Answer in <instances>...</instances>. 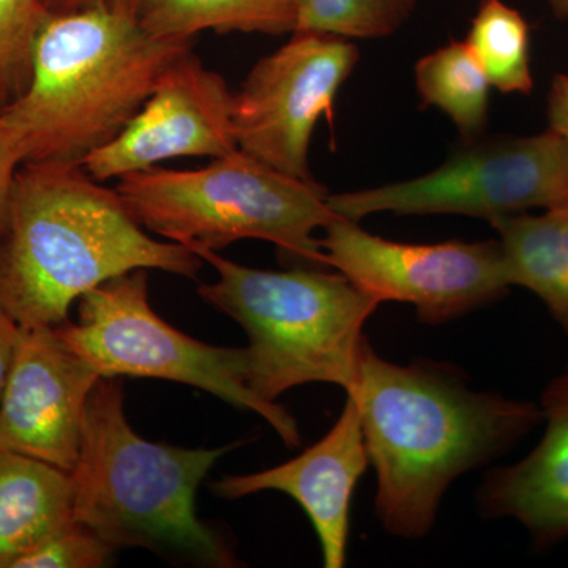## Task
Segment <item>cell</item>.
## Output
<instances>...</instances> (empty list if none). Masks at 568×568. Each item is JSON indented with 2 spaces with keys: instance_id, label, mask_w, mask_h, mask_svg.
Returning a JSON list of instances; mask_svg holds the SVG:
<instances>
[{
  "instance_id": "obj_27",
  "label": "cell",
  "mask_w": 568,
  "mask_h": 568,
  "mask_svg": "<svg viewBox=\"0 0 568 568\" xmlns=\"http://www.w3.org/2000/svg\"><path fill=\"white\" fill-rule=\"evenodd\" d=\"M149 0H110V6L119 13L125 14V17L140 20L142 10H144Z\"/></svg>"
},
{
  "instance_id": "obj_12",
  "label": "cell",
  "mask_w": 568,
  "mask_h": 568,
  "mask_svg": "<svg viewBox=\"0 0 568 568\" xmlns=\"http://www.w3.org/2000/svg\"><path fill=\"white\" fill-rule=\"evenodd\" d=\"M100 373L48 325L18 328L0 402V450L71 473L80 457L88 403Z\"/></svg>"
},
{
  "instance_id": "obj_9",
  "label": "cell",
  "mask_w": 568,
  "mask_h": 568,
  "mask_svg": "<svg viewBox=\"0 0 568 568\" xmlns=\"http://www.w3.org/2000/svg\"><path fill=\"white\" fill-rule=\"evenodd\" d=\"M320 239L325 265L377 301L416 306L425 324H443L499 301L510 290L499 242L399 244L334 216Z\"/></svg>"
},
{
  "instance_id": "obj_11",
  "label": "cell",
  "mask_w": 568,
  "mask_h": 568,
  "mask_svg": "<svg viewBox=\"0 0 568 568\" xmlns=\"http://www.w3.org/2000/svg\"><path fill=\"white\" fill-rule=\"evenodd\" d=\"M237 149L234 92L189 51L160 74L129 125L81 166L104 182L168 160L219 159Z\"/></svg>"
},
{
  "instance_id": "obj_7",
  "label": "cell",
  "mask_w": 568,
  "mask_h": 568,
  "mask_svg": "<svg viewBox=\"0 0 568 568\" xmlns=\"http://www.w3.org/2000/svg\"><path fill=\"white\" fill-rule=\"evenodd\" d=\"M55 328L102 377H153L201 388L263 417L287 447L301 444L293 414L250 388L245 347L205 345L153 312L145 268L89 291L78 301L77 323Z\"/></svg>"
},
{
  "instance_id": "obj_15",
  "label": "cell",
  "mask_w": 568,
  "mask_h": 568,
  "mask_svg": "<svg viewBox=\"0 0 568 568\" xmlns=\"http://www.w3.org/2000/svg\"><path fill=\"white\" fill-rule=\"evenodd\" d=\"M73 480L61 467L0 450V568L73 521Z\"/></svg>"
},
{
  "instance_id": "obj_18",
  "label": "cell",
  "mask_w": 568,
  "mask_h": 568,
  "mask_svg": "<svg viewBox=\"0 0 568 568\" xmlns=\"http://www.w3.org/2000/svg\"><path fill=\"white\" fill-rule=\"evenodd\" d=\"M422 103L435 106L455 123L463 140L480 138L487 125L489 81L466 41L425 55L416 65Z\"/></svg>"
},
{
  "instance_id": "obj_17",
  "label": "cell",
  "mask_w": 568,
  "mask_h": 568,
  "mask_svg": "<svg viewBox=\"0 0 568 568\" xmlns=\"http://www.w3.org/2000/svg\"><path fill=\"white\" fill-rule=\"evenodd\" d=\"M298 0H149L140 17L159 39L194 40L201 32L294 33Z\"/></svg>"
},
{
  "instance_id": "obj_23",
  "label": "cell",
  "mask_w": 568,
  "mask_h": 568,
  "mask_svg": "<svg viewBox=\"0 0 568 568\" xmlns=\"http://www.w3.org/2000/svg\"><path fill=\"white\" fill-rule=\"evenodd\" d=\"M22 164H24V155H22L20 140L0 119V233L6 227L14 179Z\"/></svg>"
},
{
  "instance_id": "obj_2",
  "label": "cell",
  "mask_w": 568,
  "mask_h": 568,
  "mask_svg": "<svg viewBox=\"0 0 568 568\" xmlns=\"http://www.w3.org/2000/svg\"><path fill=\"white\" fill-rule=\"evenodd\" d=\"M203 263L153 239L118 190L81 164L24 163L0 233V310L20 327H59L74 302L114 276L145 268L196 278Z\"/></svg>"
},
{
  "instance_id": "obj_3",
  "label": "cell",
  "mask_w": 568,
  "mask_h": 568,
  "mask_svg": "<svg viewBox=\"0 0 568 568\" xmlns=\"http://www.w3.org/2000/svg\"><path fill=\"white\" fill-rule=\"evenodd\" d=\"M193 40L159 39L110 2L51 13L33 47L32 74L0 119L24 163L82 164L129 125L168 67Z\"/></svg>"
},
{
  "instance_id": "obj_4",
  "label": "cell",
  "mask_w": 568,
  "mask_h": 568,
  "mask_svg": "<svg viewBox=\"0 0 568 568\" xmlns=\"http://www.w3.org/2000/svg\"><path fill=\"white\" fill-rule=\"evenodd\" d=\"M230 448L144 439L125 416L121 377H100L70 473L74 521L115 551L142 548L197 566L233 567V549L194 507L201 481Z\"/></svg>"
},
{
  "instance_id": "obj_20",
  "label": "cell",
  "mask_w": 568,
  "mask_h": 568,
  "mask_svg": "<svg viewBox=\"0 0 568 568\" xmlns=\"http://www.w3.org/2000/svg\"><path fill=\"white\" fill-rule=\"evenodd\" d=\"M413 6L409 0H298L294 33L381 39L402 26Z\"/></svg>"
},
{
  "instance_id": "obj_25",
  "label": "cell",
  "mask_w": 568,
  "mask_h": 568,
  "mask_svg": "<svg viewBox=\"0 0 568 568\" xmlns=\"http://www.w3.org/2000/svg\"><path fill=\"white\" fill-rule=\"evenodd\" d=\"M18 328H20V325L0 310V402H2L7 381H9L10 376L11 364H13Z\"/></svg>"
},
{
  "instance_id": "obj_21",
  "label": "cell",
  "mask_w": 568,
  "mask_h": 568,
  "mask_svg": "<svg viewBox=\"0 0 568 568\" xmlns=\"http://www.w3.org/2000/svg\"><path fill=\"white\" fill-rule=\"evenodd\" d=\"M50 14L44 0H0V111L28 89L33 47Z\"/></svg>"
},
{
  "instance_id": "obj_5",
  "label": "cell",
  "mask_w": 568,
  "mask_h": 568,
  "mask_svg": "<svg viewBox=\"0 0 568 568\" xmlns=\"http://www.w3.org/2000/svg\"><path fill=\"white\" fill-rule=\"evenodd\" d=\"M219 278L197 287L201 298L233 317L248 336L246 376L261 399L323 383L354 392L368 339L364 327L381 302L347 276L294 268L246 267L211 250H194Z\"/></svg>"
},
{
  "instance_id": "obj_10",
  "label": "cell",
  "mask_w": 568,
  "mask_h": 568,
  "mask_svg": "<svg viewBox=\"0 0 568 568\" xmlns=\"http://www.w3.org/2000/svg\"><path fill=\"white\" fill-rule=\"evenodd\" d=\"M357 61L351 40L295 32L290 43L261 59L234 93L239 149L280 173L313 181V132L323 115L332 114L336 93Z\"/></svg>"
},
{
  "instance_id": "obj_28",
  "label": "cell",
  "mask_w": 568,
  "mask_h": 568,
  "mask_svg": "<svg viewBox=\"0 0 568 568\" xmlns=\"http://www.w3.org/2000/svg\"><path fill=\"white\" fill-rule=\"evenodd\" d=\"M549 3L559 20H568V0H549Z\"/></svg>"
},
{
  "instance_id": "obj_29",
  "label": "cell",
  "mask_w": 568,
  "mask_h": 568,
  "mask_svg": "<svg viewBox=\"0 0 568 568\" xmlns=\"http://www.w3.org/2000/svg\"><path fill=\"white\" fill-rule=\"evenodd\" d=\"M410 3H414V0H409Z\"/></svg>"
},
{
  "instance_id": "obj_6",
  "label": "cell",
  "mask_w": 568,
  "mask_h": 568,
  "mask_svg": "<svg viewBox=\"0 0 568 568\" xmlns=\"http://www.w3.org/2000/svg\"><path fill=\"white\" fill-rule=\"evenodd\" d=\"M115 190L145 231L192 252L260 239L295 260L325 265L315 233L335 216L331 193L241 149L200 170L153 166L123 175Z\"/></svg>"
},
{
  "instance_id": "obj_13",
  "label": "cell",
  "mask_w": 568,
  "mask_h": 568,
  "mask_svg": "<svg viewBox=\"0 0 568 568\" xmlns=\"http://www.w3.org/2000/svg\"><path fill=\"white\" fill-rule=\"evenodd\" d=\"M346 395L342 416L315 446L283 465L244 476H226L212 485V491L226 500L261 491L290 496L312 521L325 568L345 567L351 503L369 466L361 406L354 395Z\"/></svg>"
},
{
  "instance_id": "obj_8",
  "label": "cell",
  "mask_w": 568,
  "mask_h": 568,
  "mask_svg": "<svg viewBox=\"0 0 568 568\" xmlns=\"http://www.w3.org/2000/svg\"><path fill=\"white\" fill-rule=\"evenodd\" d=\"M336 216L358 222L373 213L452 215L489 223L529 209L568 204V145L548 129L536 136L467 141L443 166L413 181L328 194Z\"/></svg>"
},
{
  "instance_id": "obj_24",
  "label": "cell",
  "mask_w": 568,
  "mask_h": 568,
  "mask_svg": "<svg viewBox=\"0 0 568 568\" xmlns=\"http://www.w3.org/2000/svg\"><path fill=\"white\" fill-rule=\"evenodd\" d=\"M549 129L568 145V74H558L548 95Z\"/></svg>"
},
{
  "instance_id": "obj_19",
  "label": "cell",
  "mask_w": 568,
  "mask_h": 568,
  "mask_svg": "<svg viewBox=\"0 0 568 568\" xmlns=\"http://www.w3.org/2000/svg\"><path fill=\"white\" fill-rule=\"evenodd\" d=\"M466 44L497 91L532 92L530 29L518 10L500 0H481Z\"/></svg>"
},
{
  "instance_id": "obj_16",
  "label": "cell",
  "mask_w": 568,
  "mask_h": 568,
  "mask_svg": "<svg viewBox=\"0 0 568 568\" xmlns=\"http://www.w3.org/2000/svg\"><path fill=\"white\" fill-rule=\"evenodd\" d=\"M511 286L532 291L568 336V204L544 215L504 216L491 222Z\"/></svg>"
},
{
  "instance_id": "obj_14",
  "label": "cell",
  "mask_w": 568,
  "mask_h": 568,
  "mask_svg": "<svg viewBox=\"0 0 568 568\" xmlns=\"http://www.w3.org/2000/svg\"><path fill=\"white\" fill-rule=\"evenodd\" d=\"M540 409V443L521 462L489 473L477 499L485 517L517 519L538 547H551L568 538V368L545 388Z\"/></svg>"
},
{
  "instance_id": "obj_1",
  "label": "cell",
  "mask_w": 568,
  "mask_h": 568,
  "mask_svg": "<svg viewBox=\"0 0 568 568\" xmlns=\"http://www.w3.org/2000/svg\"><path fill=\"white\" fill-rule=\"evenodd\" d=\"M361 406L375 508L388 534L420 538L440 500L463 474L499 457L544 418L529 402L476 392L452 366L392 364L366 345Z\"/></svg>"
},
{
  "instance_id": "obj_26",
  "label": "cell",
  "mask_w": 568,
  "mask_h": 568,
  "mask_svg": "<svg viewBox=\"0 0 568 568\" xmlns=\"http://www.w3.org/2000/svg\"><path fill=\"white\" fill-rule=\"evenodd\" d=\"M104 2H110V0H44L51 13H69V11L88 9V7Z\"/></svg>"
},
{
  "instance_id": "obj_22",
  "label": "cell",
  "mask_w": 568,
  "mask_h": 568,
  "mask_svg": "<svg viewBox=\"0 0 568 568\" xmlns=\"http://www.w3.org/2000/svg\"><path fill=\"white\" fill-rule=\"evenodd\" d=\"M114 552L102 538L73 519L44 538L14 568H102L110 566Z\"/></svg>"
}]
</instances>
